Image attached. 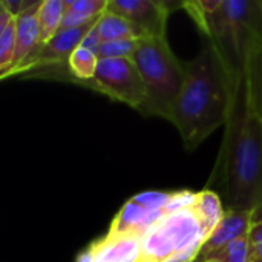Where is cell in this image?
Wrapping results in <instances>:
<instances>
[{
	"label": "cell",
	"instance_id": "cell-1",
	"mask_svg": "<svg viewBox=\"0 0 262 262\" xmlns=\"http://www.w3.org/2000/svg\"><path fill=\"white\" fill-rule=\"evenodd\" d=\"M207 189L221 196L226 210H253L262 201V115L246 69L235 83L230 115Z\"/></svg>",
	"mask_w": 262,
	"mask_h": 262
},
{
	"label": "cell",
	"instance_id": "cell-2",
	"mask_svg": "<svg viewBox=\"0 0 262 262\" xmlns=\"http://www.w3.org/2000/svg\"><path fill=\"white\" fill-rule=\"evenodd\" d=\"M184 83L169 121L180 132L184 147L193 150L226 126L235 83L209 40L193 60L184 63Z\"/></svg>",
	"mask_w": 262,
	"mask_h": 262
},
{
	"label": "cell",
	"instance_id": "cell-3",
	"mask_svg": "<svg viewBox=\"0 0 262 262\" xmlns=\"http://www.w3.org/2000/svg\"><path fill=\"white\" fill-rule=\"evenodd\" d=\"M206 40L213 45L236 83L250 54L262 45V0H223Z\"/></svg>",
	"mask_w": 262,
	"mask_h": 262
},
{
	"label": "cell",
	"instance_id": "cell-4",
	"mask_svg": "<svg viewBox=\"0 0 262 262\" xmlns=\"http://www.w3.org/2000/svg\"><path fill=\"white\" fill-rule=\"evenodd\" d=\"M146 88L147 101L141 114L170 120L183 88L186 69L169 46L167 37H140L132 57Z\"/></svg>",
	"mask_w": 262,
	"mask_h": 262
},
{
	"label": "cell",
	"instance_id": "cell-5",
	"mask_svg": "<svg viewBox=\"0 0 262 262\" xmlns=\"http://www.w3.org/2000/svg\"><path fill=\"white\" fill-rule=\"evenodd\" d=\"M206 238L193 207L166 215L141 236L140 262L166 261L177 253L203 247Z\"/></svg>",
	"mask_w": 262,
	"mask_h": 262
},
{
	"label": "cell",
	"instance_id": "cell-6",
	"mask_svg": "<svg viewBox=\"0 0 262 262\" xmlns=\"http://www.w3.org/2000/svg\"><path fill=\"white\" fill-rule=\"evenodd\" d=\"M80 86L100 92L140 112L147 101L143 78L132 58H100L94 78Z\"/></svg>",
	"mask_w": 262,
	"mask_h": 262
},
{
	"label": "cell",
	"instance_id": "cell-7",
	"mask_svg": "<svg viewBox=\"0 0 262 262\" xmlns=\"http://www.w3.org/2000/svg\"><path fill=\"white\" fill-rule=\"evenodd\" d=\"M107 11L129 20L141 37L166 35L170 2L160 0H109Z\"/></svg>",
	"mask_w": 262,
	"mask_h": 262
},
{
	"label": "cell",
	"instance_id": "cell-8",
	"mask_svg": "<svg viewBox=\"0 0 262 262\" xmlns=\"http://www.w3.org/2000/svg\"><path fill=\"white\" fill-rule=\"evenodd\" d=\"M252 226V210H226L223 221L207 236L195 262L206 259L238 239L249 238Z\"/></svg>",
	"mask_w": 262,
	"mask_h": 262
},
{
	"label": "cell",
	"instance_id": "cell-9",
	"mask_svg": "<svg viewBox=\"0 0 262 262\" xmlns=\"http://www.w3.org/2000/svg\"><path fill=\"white\" fill-rule=\"evenodd\" d=\"M38 2L34 8L15 17V34H17V49L14 58V68L11 72L18 68L23 61H26L34 52L41 46V29L38 21ZM9 72V74H11ZM8 74V75H9ZM6 75V78H8Z\"/></svg>",
	"mask_w": 262,
	"mask_h": 262
},
{
	"label": "cell",
	"instance_id": "cell-10",
	"mask_svg": "<svg viewBox=\"0 0 262 262\" xmlns=\"http://www.w3.org/2000/svg\"><path fill=\"white\" fill-rule=\"evenodd\" d=\"M92 262H140L141 241L138 238H107L94 241L89 247Z\"/></svg>",
	"mask_w": 262,
	"mask_h": 262
},
{
	"label": "cell",
	"instance_id": "cell-11",
	"mask_svg": "<svg viewBox=\"0 0 262 262\" xmlns=\"http://www.w3.org/2000/svg\"><path fill=\"white\" fill-rule=\"evenodd\" d=\"M193 209L203 224L206 236H209L218 227V224L223 221L226 213V207L221 196L215 190L207 187L203 189L201 192H196V201Z\"/></svg>",
	"mask_w": 262,
	"mask_h": 262
},
{
	"label": "cell",
	"instance_id": "cell-12",
	"mask_svg": "<svg viewBox=\"0 0 262 262\" xmlns=\"http://www.w3.org/2000/svg\"><path fill=\"white\" fill-rule=\"evenodd\" d=\"M97 31L101 37V41L132 40L141 37L137 28L129 20L107 9L101 14V17L97 21Z\"/></svg>",
	"mask_w": 262,
	"mask_h": 262
},
{
	"label": "cell",
	"instance_id": "cell-13",
	"mask_svg": "<svg viewBox=\"0 0 262 262\" xmlns=\"http://www.w3.org/2000/svg\"><path fill=\"white\" fill-rule=\"evenodd\" d=\"M64 14H66V0H41L38 6L41 45L52 40L61 31Z\"/></svg>",
	"mask_w": 262,
	"mask_h": 262
},
{
	"label": "cell",
	"instance_id": "cell-14",
	"mask_svg": "<svg viewBox=\"0 0 262 262\" xmlns=\"http://www.w3.org/2000/svg\"><path fill=\"white\" fill-rule=\"evenodd\" d=\"M98 61H100V58L95 52H92L86 48H81V46L77 48L68 61V69L71 72L68 81L80 86L81 83L92 80L97 72Z\"/></svg>",
	"mask_w": 262,
	"mask_h": 262
},
{
	"label": "cell",
	"instance_id": "cell-15",
	"mask_svg": "<svg viewBox=\"0 0 262 262\" xmlns=\"http://www.w3.org/2000/svg\"><path fill=\"white\" fill-rule=\"evenodd\" d=\"M223 0H195V2H181V8L187 11V14L193 18V21L198 25L204 37L209 32L210 23L213 20V15L221 8Z\"/></svg>",
	"mask_w": 262,
	"mask_h": 262
},
{
	"label": "cell",
	"instance_id": "cell-16",
	"mask_svg": "<svg viewBox=\"0 0 262 262\" xmlns=\"http://www.w3.org/2000/svg\"><path fill=\"white\" fill-rule=\"evenodd\" d=\"M17 49V34H15V18H12L6 26L0 28V77L6 75L14 68Z\"/></svg>",
	"mask_w": 262,
	"mask_h": 262
},
{
	"label": "cell",
	"instance_id": "cell-17",
	"mask_svg": "<svg viewBox=\"0 0 262 262\" xmlns=\"http://www.w3.org/2000/svg\"><path fill=\"white\" fill-rule=\"evenodd\" d=\"M200 262H252V244L249 238L238 239Z\"/></svg>",
	"mask_w": 262,
	"mask_h": 262
},
{
	"label": "cell",
	"instance_id": "cell-18",
	"mask_svg": "<svg viewBox=\"0 0 262 262\" xmlns=\"http://www.w3.org/2000/svg\"><path fill=\"white\" fill-rule=\"evenodd\" d=\"M244 69L247 71L250 78L255 104L262 115V45L250 54Z\"/></svg>",
	"mask_w": 262,
	"mask_h": 262
},
{
	"label": "cell",
	"instance_id": "cell-19",
	"mask_svg": "<svg viewBox=\"0 0 262 262\" xmlns=\"http://www.w3.org/2000/svg\"><path fill=\"white\" fill-rule=\"evenodd\" d=\"M137 40L138 38L103 41L98 49V58H132L137 48Z\"/></svg>",
	"mask_w": 262,
	"mask_h": 262
},
{
	"label": "cell",
	"instance_id": "cell-20",
	"mask_svg": "<svg viewBox=\"0 0 262 262\" xmlns=\"http://www.w3.org/2000/svg\"><path fill=\"white\" fill-rule=\"evenodd\" d=\"M38 2H21V0H2L0 2V8L6 9L12 17H17L23 12H26L28 9L34 8Z\"/></svg>",
	"mask_w": 262,
	"mask_h": 262
},
{
	"label": "cell",
	"instance_id": "cell-21",
	"mask_svg": "<svg viewBox=\"0 0 262 262\" xmlns=\"http://www.w3.org/2000/svg\"><path fill=\"white\" fill-rule=\"evenodd\" d=\"M98 21V20H97ZM101 37H100V34H98V31H97V23L88 31V34L84 35V38H83V41H81V48H86V49H89V51H92V52H95L97 55H98V49H100V46H101Z\"/></svg>",
	"mask_w": 262,
	"mask_h": 262
},
{
	"label": "cell",
	"instance_id": "cell-22",
	"mask_svg": "<svg viewBox=\"0 0 262 262\" xmlns=\"http://www.w3.org/2000/svg\"><path fill=\"white\" fill-rule=\"evenodd\" d=\"M249 241L252 244V247L258 246L259 243H262V223L253 224L249 233Z\"/></svg>",
	"mask_w": 262,
	"mask_h": 262
},
{
	"label": "cell",
	"instance_id": "cell-23",
	"mask_svg": "<svg viewBox=\"0 0 262 262\" xmlns=\"http://www.w3.org/2000/svg\"><path fill=\"white\" fill-rule=\"evenodd\" d=\"M252 221H253V224L262 223V201L252 210Z\"/></svg>",
	"mask_w": 262,
	"mask_h": 262
},
{
	"label": "cell",
	"instance_id": "cell-24",
	"mask_svg": "<svg viewBox=\"0 0 262 262\" xmlns=\"http://www.w3.org/2000/svg\"><path fill=\"white\" fill-rule=\"evenodd\" d=\"M252 261L262 262V243L252 247Z\"/></svg>",
	"mask_w": 262,
	"mask_h": 262
},
{
	"label": "cell",
	"instance_id": "cell-25",
	"mask_svg": "<svg viewBox=\"0 0 262 262\" xmlns=\"http://www.w3.org/2000/svg\"><path fill=\"white\" fill-rule=\"evenodd\" d=\"M252 262H256V261H252Z\"/></svg>",
	"mask_w": 262,
	"mask_h": 262
}]
</instances>
